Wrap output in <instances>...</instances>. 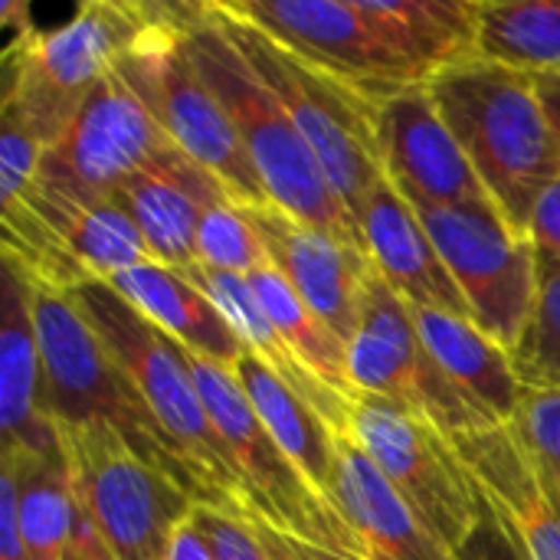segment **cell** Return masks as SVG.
I'll list each match as a JSON object with an SVG mask.
<instances>
[{"label":"cell","instance_id":"6da1fadb","mask_svg":"<svg viewBox=\"0 0 560 560\" xmlns=\"http://www.w3.org/2000/svg\"><path fill=\"white\" fill-rule=\"evenodd\" d=\"M0 20L10 33L0 66V121L49 144L138 43L151 0H85L59 26H39L30 3L7 0Z\"/></svg>","mask_w":560,"mask_h":560},{"label":"cell","instance_id":"7a4b0ae2","mask_svg":"<svg viewBox=\"0 0 560 560\" xmlns=\"http://www.w3.org/2000/svg\"><path fill=\"white\" fill-rule=\"evenodd\" d=\"M180 30L197 72L213 89L226 118L233 121L269 194V203L305 226L364 246L358 220L331 190L322 164L315 161L312 148L299 135L282 102L236 49V43L217 20L210 0L180 3Z\"/></svg>","mask_w":560,"mask_h":560},{"label":"cell","instance_id":"3957f363","mask_svg":"<svg viewBox=\"0 0 560 560\" xmlns=\"http://www.w3.org/2000/svg\"><path fill=\"white\" fill-rule=\"evenodd\" d=\"M427 89L489 200L528 236L538 197L560 177V138L538 98L535 75L469 59L433 75Z\"/></svg>","mask_w":560,"mask_h":560},{"label":"cell","instance_id":"277c9868","mask_svg":"<svg viewBox=\"0 0 560 560\" xmlns=\"http://www.w3.org/2000/svg\"><path fill=\"white\" fill-rule=\"evenodd\" d=\"M30 289V308L39 335L46 397L59 427H108L141 463L177 482L197 505H207V492L194 476L180 446L167 436L158 417L148 410L128 374L112 361L75 299L66 289L23 279Z\"/></svg>","mask_w":560,"mask_h":560},{"label":"cell","instance_id":"5b68a950","mask_svg":"<svg viewBox=\"0 0 560 560\" xmlns=\"http://www.w3.org/2000/svg\"><path fill=\"white\" fill-rule=\"evenodd\" d=\"M79 312L112 354V361L128 374L148 410L167 430V436L187 456L194 476L207 492L210 509L249 512L243 479L207 413L200 397L190 351L144 318L118 289L105 279H89L69 289Z\"/></svg>","mask_w":560,"mask_h":560},{"label":"cell","instance_id":"8992f818","mask_svg":"<svg viewBox=\"0 0 560 560\" xmlns=\"http://www.w3.org/2000/svg\"><path fill=\"white\" fill-rule=\"evenodd\" d=\"M217 20L246 56L253 72L272 89L299 135L312 148L322 164L331 190L358 220L371 190L384 180L381 141H377V115L381 108L348 89L345 82L325 75L308 66L282 43L266 36L259 26L230 13L220 0H210Z\"/></svg>","mask_w":560,"mask_h":560},{"label":"cell","instance_id":"52a82bcc","mask_svg":"<svg viewBox=\"0 0 560 560\" xmlns=\"http://www.w3.org/2000/svg\"><path fill=\"white\" fill-rule=\"evenodd\" d=\"M118 72L138 92L158 128L184 154L203 164L240 203H269L233 121L187 52L177 0H151V20L138 43L121 56Z\"/></svg>","mask_w":560,"mask_h":560},{"label":"cell","instance_id":"ba28073f","mask_svg":"<svg viewBox=\"0 0 560 560\" xmlns=\"http://www.w3.org/2000/svg\"><path fill=\"white\" fill-rule=\"evenodd\" d=\"M190 364L207 413L243 479L249 515L312 548L331 551L345 560H361L348 522L266 433L233 368L200 354H190Z\"/></svg>","mask_w":560,"mask_h":560},{"label":"cell","instance_id":"9c48e42d","mask_svg":"<svg viewBox=\"0 0 560 560\" xmlns=\"http://www.w3.org/2000/svg\"><path fill=\"white\" fill-rule=\"evenodd\" d=\"M436 243L472 322L505 351H515L538 299V249L492 200L413 207Z\"/></svg>","mask_w":560,"mask_h":560},{"label":"cell","instance_id":"30bf717a","mask_svg":"<svg viewBox=\"0 0 560 560\" xmlns=\"http://www.w3.org/2000/svg\"><path fill=\"white\" fill-rule=\"evenodd\" d=\"M72 479L115 560H167L194 499L141 463L108 427H59Z\"/></svg>","mask_w":560,"mask_h":560},{"label":"cell","instance_id":"8fae6325","mask_svg":"<svg viewBox=\"0 0 560 560\" xmlns=\"http://www.w3.org/2000/svg\"><path fill=\"white\" fill-rule=\"evenodd\" d=\"M348 436L456 551L486 502L453 440L430 420L371 394H358Z\"/></svg>","mask_w":560,"mask_h":560},{"label":"cell","instance_id":"7c38bea8","mask_svg":"<svg viewBox=\"0 0 560 560\" xmlns=\"http://www.w3.org/2000/svg\"><path fill=\"white\" fill-rule=\"evenodd\" d=\"M348 377L358 394L390 400L430 420L450 440L492 430L436 368L420 341L410 305L377 272L368 285L358 331L348 341Z\"/></svg>","mask_w":560,"mask_h":560},{"label":"cell","instance_id":"4fadbf2b","mask_svg":"<svg viewBox=\"0 0 560 560\" xmlns=\"http://www.w3.org/2000/svg\"><path fill=\"white\" fill-rule=\"evenodd\" d=\"M289 52L345 82L377 108L420 85L381 43L358 0H220Z\"/></svg>","mask_w":560,"mask_h":560},{"label":"cell","instance_id":"5bb4252c","mask_svg":"<svg viewBox=\"0 0 560 560\" xmlns=\"http://www.w3.org/2000/svg\"><path fill=\"white\" fill-rule=\"evenodd\" d=\"M164 141L167 135L115 69L95 85L56 141L46 144L36 180L79 200H105L141 171Z\"/></svg>","mask_w":560,"mask_h":560},{"label":"cell","instance_id":"9a60e30c","mask_svg":"<svg viewBox=\"0 0 560 560\" xmlns=\"http://www.w3.org/2000/svg\"><path fill=\"white\" fill-rule=\"evenodd\" d=\"M272 269L308 302V308L348 345L358 331L374 262L364 246L338 240L325 230L305 226L272 203L246 207Z\"/></svg>","mask_w":560,"mask_h":560},{"label":"cell","instance_id":"2e32d148","mask_svg":"<svg viewBox=\"0 0 560 560\" xmlns=\"http://www.w3.org/2000/svg\"><path fill=\"white\" fill-rule=\"evenodd\" d=\"M377 141L384 177L410 207L489 200L476 167L469 164L427 85H413L381 105Z\"/></svg>","mask_w":560,"mask_h":560},{"label":"cell","instance_id":"e0dca14e","mask_svg":"<svg viewBox=\"0 0 560 560\" xmlns=\"http://www.w3.org/2000/svg\"><path fill=\"white\" fill-rule=\"evenodd\" d=\"M482 502L532 560H560V492L535 466L515 427L453 436Z\"/></svg>","mask_w":560,"mask_h":560},{"label":"cell","instance_id":"ac0fdd59","mask_svg":"<svg viewBox=\"0 0 560 560\" xmlns=\"http://www.w3.org/2000/svg\"><path fill=\"white\" fill-rule=\"evenodd\" d=\"M223 197L233 194L171 138L112 194L141 230L151 259L180 272L197 266V223L203 210Z\"/></svg>","mask_w":560,"mask_h":560},{"label":"cell","instance_id":"d6986e66","mask_svg":"<svg viewBox=\"0 0 560 560\" xmlns=\"http://www.w3.org/2000/svg\"><path fill=\"white\" fill-rule=\"evenodd\" d=\"M66 450L49 410L39 335L23 276L3 262L0 276V453L56 456Z\"/></svg>","mask_w":560,"mask_h":560},{"label":"cell","instance_id":"ffe728a7","mask_svg":"<svg viewBox=\"0 0 560 560\" xmlns=\"http://www.w3.org/2000/svg\"><path fill=\"white\" fill-rule=\"evenodd\" d=\"M358 230L377 276L407 305H423V308H440L472 318L459 285L453 282L417 210L404 200V194L387 177L364 200L358 213Z\"/></svg>","mask_w":560,"mask_h":560},{"label":"cell","instance_id":"44dd1931","mask_svg":"<svg viewBox=\"0 0 560 560\" xmlns=\"http://www.w3.org/2000/svg\"><path fill=\"white\" fill-rule=\"evenodd\" d=\"M335 509L348 522L361 560H453V548L384 479L351 436H341Z\"/></svg>","mask_w":560,"mask_h":560},{"label":"cell","instance_id":"7402d4cb","mask_svg":"<svg viewBox=\"0 0 560 560\" xmlns=\"http://www.w3.org/2000/svg\"><path fill=\"white\" fill-rule=\"evenodd\" d=\"M410 315L436 368L459 390V397L486 420V427L512 423L525 397L512 351L495 345L466 315L423 305H410Z\"/></svg>","mask_w":560,"mask_h":560},{"label":"cell","instance_id":"603a6c76","mask_svg":"<svg viewBox=\"0 0 560 560\" xmlns=\"http://www.w3.org/2000/svg\"><path fill=\"white\" fill-rule=\"evenodd\" d=\"M358 7L420 85L476 59L479 0H358Z\"/></svg>","mask_w":560,"mask_h":560},{"label":"cell","instance_id":"cb8c5ba5","mask_svg":"<svg viewBox=\"0 0 560 560\" xmlns=\"http://www.w3.org/2000/svg\"><path fill=\"white\" fill-rule=\"evenodd\" d=\"M105 282H112L121 299H128L144 318H151L174 341H180L190 354L210 358L223 368H236L246 354L243 341L236 338L223 312L213 305V299L197 289L180 269L144 262Z\"/></svg>","mask_w":560,"mask_h":560},{"label":"cell","instance_id":"d4e9b609","mask_svg":"<svg viewBox=\"0 0 560 560\" xmlns=\"http://www.w3.org/2000/svg\"><path fill=\"white\" fill-rule=\"evenodd\" d=\"M184 276L213 299V305L223 312V318L230 322V328L243 341L246 354H253L266 371H272L289 390H295L331 430H338L341 436H348V423H351L354 404H348L345 397H338L335 390H328L292 354V348L282 341V335L276 331V325L262 312V305H259V299H256V292H253V285H249L246 276L210 272V269H200V266L187 269Z\"/></svg>","mask_w":560,"mask_h":560},{"label":"cell","instance_id":"484cf974","mask_svg":"<svg viewBox=\"0 0 560 560\" xmlns=\"http://www.w3.org/2000/svg\"><path fill=\"white\" fill-rule=\"evenodd\" d=\"M249 407L262 420L276 446L299 466V472L335 505L338 486V453L341 433L331 430L295 390H289L272 371H266L253 354H243L233 368Z\"/></svg>","mask_w":560,"mask_h":560},{"label":"cell","instance_id":"4316f807","mask_svg":"<svg viewBox=\"0 0 560 560\" xmlns=\"http://www.w3.org/2000/svg\"><path fill=\"white\" fill-rule=\"evenodd\" d=\"M66 440V436H62ZM16 476V512L26 545V560H69L75 492L69 453L13 456L0 453Z\"/></svg>","mask_w":560,"mask_h":560},{"label":"cell","instance_id":"83f0119b","mask_svg":"<svg viewBox=\"0 0 560 560\" xmlns=\"http://www.w3.org/2000/svg\"><path fill=\"white\" fill-rule=\"evenodd\" d=\"M476 59L560 75V0H479Z\"/></svg>","mask_w":560,"mask_h":560},{"label":"cell","instance_id":"f1b7e54d","mask_svg":"<svg viewBox=\"0 0 560 560\" xmlns=\"http://www.w3.org/2000/svg\"><path fill=\"white\" fill-rule=\"evenodd\" d=\"M262 312L269 315V322L276 325V331L282 335V341L292 348V354L338 397H345L348 404L358 400V390L348 377V345L308 308V302L272 269H259L253 276H246Z\"/></svg>","mask_w":560,"mask_h":560},{"label":"cell","instance_id":"f546056e","mask_svg":"<svg viewBox=\"0 0 560 560\" xmlns=\"http://www.w3.org/2000/svg\"><path fill=\"white\" fill-rule=\"evenodd\" d=\"M190 525L203 535L217 560H331L338 555L312 548L289 538L249 512H223L210 505H194Z\"/></svg>","mask_w":560,"mask_h":560},{"label":"cell","instance_id":"4dcf8cb0","mask_svg":"<svg viewBox=\"0 0 560 560\" xmlns=\"http://www.w3.org/2000/svg\"><path fill=\"white\" fill-rule=\"evenodd\" d=\"M512 361L525 390L560 394V262L555 259L538 256V299Z\"/></svg>","mask_w":560,"mask_h":560},{"label":"cell","instance_id":"1f68e13d","mask_svg":"<svg viewBox=\"0 0 560 560\" xmlns=\"http://www.w3.org/2000/svg\"><path fill=\"white\" fill-rule=\"evenodd\" d=\"M197 266L230 276H253L272 266L240 200L223 197L203 210L197 223Z\"/></svg>","mask_w":560,"mask_h":560},{"label":"cell","instance_id":"d6a6232c","mask_svg":"<svg viewBox=\"0 0 560 560\" xmlns=\"http://www.w3.org/2000/svg\"><path fill=\"white\" fill-rule=\"evenodd\" d=\"M518 440L525 443L535 466L560 492V394L558 390H525L518 417L512 420Z\"/></svg>","mask_w":560,"mask_h":560},{"label":"cell","instance_id":"836d02e7","mask_svg":"<svg viewBox=\"0 0 560 560\" xmlns=\"http://www.w3.org/2000/svg\"><path fill=\"white\" fill-rule=\"evenodd\" d=\"M46 144L13 121H0V207L36 184Z\"/></svg>","mask_w":560,"mask_h":560},{"label":"cell","instance_id":"e575fe53","mask_svg":"<svg viewBox=\"0 0 560 560\" xmlns=\"http://www.w3.org/2000/svg\"><path fill=\"white\" fill-rule=\"evenodd\" d=\"M453 560H532L499 525V518L489 512V505L482 509L479 522L472 525V532L463 538V545L453 551Z\"/></svg>","mask_w":560,"mask_h":560},{"label":"cell","instance_id":"d590c367","mask_svg":"<svg viewBox=\"0 0 560 560\" xmlns=\"http://www.w3.org/2000/svg\"><path fill=\"white\" fill-rule=\"evenodd\" d=\"M528 240L535 243L538 256L560 262V177L538 197L528 220Z\"/></svg>","mask_w":560,"mask_h":560},{"label":"cell","instance_id":"8d00e7d4","mask_svg":"<svg viewBox=\"0 0 560 560\" xmlns=\"http://www.w3.org/2000/svg\"><path fill=\"white\" fill-rule=\"evenodd\" d=\"M167 560H217L210 545L203 541V535L190 525V518L180 525V532L174 535V545H171V558Z\"/></svg>","mask_w":560,"mask_h":560},{"label":"cell","instance_id":"74e56055","mask_svg":"<svg viewBox=\"0 0 560 560\" xmlns=\"http://www.w3.org/2000/svg\"><path fill=\"white\" fill-rule=\"evenodd\" d=\"M535 89L560 138V75H535Z\"/></svg>","mask_w":560,"mask_h":560},{"label":"cell","instance_id":"f35d334b","mask_svg":"<svg viewBox=\"0 0 560 560\" xmlns=\"http://www.w3.org/2000/svg\"><path fill=\"white\" fill-rule=\"evenodd\" d=\"M331 560H345V558H331Z\"/></svg>","mask_w":560,"mask_h":560}]
</instances>
